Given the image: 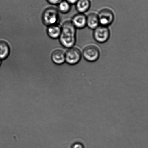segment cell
I'll list each match as a JSON object with an SVG mask.
<instances>
[{"label": "cell", "instance_id": "7", "mask_svg": "<svg viewBox=\"0 0 148 148\" xmlns=\"http://www.w3.org/2000/svg\"><path fill=\"white\" fill-rule=\"evenodd\" d=\"M71 21L75 28L82 29L86 27V16L78 13L73 16Z\"/></svg>", "mask_w": 148, "mask_h": 148}, {"label": "cell", "instance_id": "2", "mask_svg": "<svg viewBox=\"0 0 148 148\" xmlns=\"http://www.w3.org/2000/svg\"><path fill=\"white\" fill-rule=\"evenodd\" d=\"M59 19V11L55 7H49L46 8L42 14V21L47 27L58 24Z\"/></svg>", "mask_w": 148, "mask_h": 148}, {"label": "cell", "instance_id": "4", "mask_svg": "<svg viewBox=\"0 0 148 148\" xmlns=\"http://www.w3.org/2000/svg\"><path fill=\"white\" fill-rule=\"evenodd\" d=\"M82 55L84 59L87 61L94 62L99 59L100 52L97 46L90 45L84 49Z\"/></svg>", "mask_w": 148, "mask_h": 148}, {"label": "cell", "instance_id": "11", "mask_svg": "<svg viewBox=\"0 0 148 148\" xmlns=\"http://www.w3.org/2000/svg\"><path fill=\"white\" fill-rule=\"evenodd\" d=\"M75 5L78 13L84 14L89 10L91 2L90 0H78Z\"/></svg>", "mask_w": 148, "mask_h": 148}, {"label": "cell", "instance_id": "1", "mask_svg": "<svg viewBox=\"0 0 148 148\" xmlns=\"http://www.w3.org/2000/svg\"><path fill=\"white\" fill-rule=\"evenodd\" d=\"M59 42L63 47L69 49L73 47L76 41V29L71 21L67 20L62 25Z\"/></svg>", "mask_w": 148, "mask_h": 148}, {"label": "cell", "instance_id": "3", "mask_svg": "<svg viewBox=\"0 0 148 148\" xmlns=\"http://www.w3.org/2000/svg\"><path fill=\"white\" fill-rule=\"evenodd\" d=\"M93 36L94 40L99 43L108 41L110 36V31L108 27L99 25L94 30Z\"/></svg>", "mask_w": 148, "mask_h": 148}, {"label": "cell", "instance_id": "6", "mask_svg": "<svg viewBox=\"0 0 148 148\" xmlns=\"http://www.w3.org/2000/svg\"><path fill=\"white\" fill-rule=\"evenodd\" d=\"M98 15L100 25L108 27L114 21V13L110 9H103L99 12Z\"/></svg>", "mask_w": 148, "mask_h": 148}, {"label": "cell", "instance_id": "13", "mask_svg": "<svg viewBox=\"0 0 148 148\" xmlns=\"http://www.w3.org/2000/svg\"><path fill=\"white\" fill-rule=\"evenodd\" d=\"M57 6V9L59 12L62 14H66L71 11L72 5L66 0H63Z\"/></svg>", "mask_w": 148, "mask_h": 148}, {"label": "cell", "instance_id": "10", "mask_svg": "<svg viewBox=\"0 0 148 148\" xmlns=\"http://www.w3.org/2000/svg\"><path fill=\"white\" fill-rule=\"evenodd\" d=\"M99 25L98 14L92 12L86 16V26L90 29L94 30Z\"/></svg>", "mask_w": 148, "mask_h": 148}, {"label": "cell", "instance_id": "5", "mask_svg": "<svg viewBox=\"0 0 148 148\" xmlns=\"http://www.w3.org/2000/svg\"><path fill=\"white\" fill-rule=\"evenodd\" d=\"M82 56L79 49L75 47L70 48L65 53L66 62L72 66L76 65L80 61Z\"/></svg>", "mask_w": 148, "mask_h": 148}, {"label": "cell", "instance_id": "9", "mask_svg": "<svg viewBox=\"0 0 148 148\" xmlns=\"http://www.w3.org/2000/svg\"><path fill=\"white\" fill-rule=\"evenodd\" d=\"M61 31L62 27L58 24L48 26L46 30L47 35L53 39L59 38Z\"/></svg>", "mask_w": 148, "mask_h": 148}, {"label": "cell", "instance_id": "12", "mask_svg": "<svg viewBox=\"0 0 148 148\" xmlns=\"http://www.w3.org/2000/svg\"><path fill=\"white\" fill-rule=\"evenodd\" d=\"M10 48L7 42L3 40L0 41V59L5 60L9 56Z\"/></svg>", "mask_w": 148, "mask_h": 148}, {"label": "cell", "instance_id": "15", "mask_svg": "<svg viewBox=\"0 0 148 148\" xmlns=\"http://www.w3.org/2000/svg\"><path fill=\"white\" fill-rule=\"evenodd\" d=\"M72 148H84V147L81 143H77L73 145Z\"/></svg>", "mask_w": 148, "mask_h": 148}, {"label": "cell", "instance_id": "14", "mask_svg": "<svg viewBox=\"0 0 148 148\" xmlns=\"http://www.w3.org/2000/svg\"><path fill=\"white\" fill-rule=\"evenodd\" d=\"M63 0H46L48 3L52 5H57Z\"/></svg>", "mask_w": 148, "mask_h": 148}, {"label": "cell", "instance_id": "16", "mask_svg": "<svg viewBox=\"0 0 148 148\" xmlns=\"http://www.w3.org/2000/svg\"><path fill=\"white\" fill-rule=\"evenodd\" d=\"M67 2H69L71 5H73L76 3L78 0H66Z\"/></svg>", "mask_w": 148, "mask_h": 148}, {"label": "cell", "instance_id": "8", "mask_svg": "<svg viewBox=\"0 0 148 148\" xmlns=\"http://www.w3.org/2000/svg\"><path fill=\"white\" fill-rule=\"evenodd\" d=\"M52 61L55 64L60 65L66 62L65 53L60 49H57L52 53L51 56Z\"/></svg>", "mask_w": 148, "mask_h": 148}, {"label": "cell", "instance_id": "17", "mask_svg": "<svg viewBox=\"0 0 148 148\" xmlns=\"http://www.w3.org/2000/svg\"><path fill=\"white\" fill-rule=\"evenodd\" d=\"M1 63H2V60H1V59H0V66H1Z\"/></svg>", "mask_w": 148, "mask_h": 148}]
</instances>
